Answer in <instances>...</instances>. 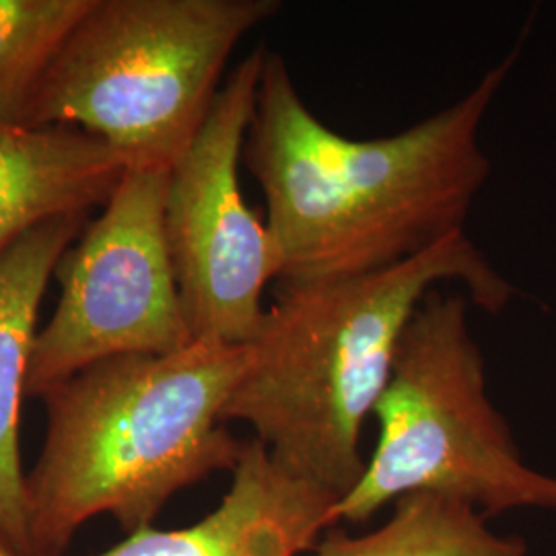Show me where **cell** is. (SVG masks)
I'll list each match as a JSON object with an SVG mask.
<instances>
[{
  "label": "cell",
  "instance_id": "5",
  "mask_svg": "<svg viewBox=\"0 0 556 556\" xmlns=\"http://www.w3.org/2000/svg\"><path fill=\"white\" fill-rule=\"evenodd\" d=\"M468 298L435 287L397 344L374 408L378 441L332 523H363L415 493L472 505L482 516L556 509V478L528 468L486 394L484 358L468 324Z\"/></svg>",
  "mask_w": 556,
  "mask_h": 556
},
{
  "label": "cell",
  "instance_id": "13",
  "mask_svg": "<svg viewBox=\"0 0 556 556\" xmlns=\"http://www.w3.org/2000/svg\"><path fill=\"white\" fill-rule=\"evenodd\" d=\"M0 556H23L20 551L7 540V538L0 534Z\"/></svg>",
  "mask_w": 556,
  "mask_h": 556
},
{
  "label": "cell",
  "instance_id": "1",
  "mask_svg": "<svg viewBox=\"0 0 556 556\" xmlns=\"http://www.w3.org/2000/svg\"><path fill=\"white\" fill-rule=\"evenodd\" d=\"M519 48L462 100L379 139H349L324 124L285 59L266 50L243 163L266 199L275 282L371 275L464 233L491 174L480 126Z\"/></svg>",
  "mask_w": 556,
  "mask_h": 556
},
{
  "label": "cell",
  "instance_id": "10",
  "mask_svg": "<svg viewBox=\"0 0 556 556\" xmlns=\"http://www.w3.org/2000/svg\"><path fill=\"white\" fill-rule=\"evenodd\" d=\"M128 169L118 151L77 128L0 124V258L43 220L105 204Z\"/></svg>",
  "mask_w": 556,
  "mask_h": 556
},
{
  "label": "cell",
  "instance_id": "12",
  "mask_svg": "<svg viewBox=\"0 0 556 556\" xmlns=\"http://www.w3.org/2000/svg\"><path fill=\"white\" fill-rule=\"evenodd\" d=\"M93 0H0V124L23 126L43 73Z\"/></svg>",
  "mask_w": 556,
  "mask_h": 556
},
{
  "label": "cell",
  "instance_id": "7",
  "mask_svg": "<svg viewBox=\"0 0 556 556\" xmlns=\"http://www.w3.org/2000/svg\"><path fill=\"white\" fill-rule=\"evenodd\" d=\"M264 54L256 48L231 71L167 176L163 225L192 340L248 346L266 314L264 289L277 278L268 225L239 186Z\"/></svg>",
  "mask_w": 556,
  "mask_h": 556
},
{
  "label": "cell",
  "instance_id": "8",
  "mask_svg": "<svg viewBox=\"0 0 556 556\" xmlns=\"http://www.w3.org/2000/svg\"><path fill=\"white\" fill-rule=\"evenodd\" d=\"M219 507L179 530L153 526L91 556H305L334 528L337 495L278 466L258 439L243 445Z\"/></svg>",
  "mask_w": 556,
  "mask_h": 556
},
{
  "label": "cell",
  "instance_id": "2",
  "mask_svg": "<svg viewBox=\"0 0 556 556\" xmlns=\"http://www.w3.org/2000/svg\"><path fill=\"white\" fill-rule=\"evenodd\" d=\"M443 282L464 285L468 301L493 316L516 298L466 231L371 275L277 285L225 422H248L278 466L344 497L365 470L363 425L402 334Z\"/></svg>",
  "mask_w": 556,
  "mask_h": 556
},
{
  "label": "cell",
  "instance_id": "11",
  "mask_svg": "<svg viewBox=\"0 0 556 556\" xmlns=\"http://www.w3.org/2000/svg\"><path fill=\"white\" fill-rule=\"evenodd\" d=\"M526 542L495 534L468 503L431 493L397 498L378 530L349 536L330 528L305 556H526Z\"/></svg>",
  "mask_w": 556,
  "mask_h": 556
},
{
  "label": "cell",
  "instance_id": "4",
  "mask_svg": "<svg viewBox=\"0 0 556 556\" xmlns=\"http://www.w3.org/2000/svg\"><path fill=\"white\" fill-rule=\"evenodd\" d=\"M278 9V0H93L23 126L77 128L130 169H172L208 116L231 52Z\"/></svg>",
  "mask_w": 556,
  "mask_h": 556
},
{
  "label": "cell",
  "instance_id": "3",
  "mask_svg": "<svg viewBox=\"0 0 556 556\" xmlns=\"http://www.w3.org/2000/svg\"><path fill=\"white\" fill-rule=\"evenodd\" d=\"M248 358V346L194 340L167 355L105 358L48 390L46 439L27 475L31 556H64L96 516L135 534L179 491L231 472L245 441L223 410Z\"/></svg>",
  "mask_w": 556,
  "mask_h": 556
},
{
  "label": "cell",
  "instance_id": "6",
  "mask_svg": "<svg viewBox=\"0 0 556 556\" xmlns=\"http://www.w3.org/2000/svg\"><path fill=\"white\" fill-rule=\"evenodd\" d=\"M167 176L128 169L100 219L60 260L59 307L34 340L25 396L41 397L105 358L167 355L194 342L165 239Z\"/></svg>",
  "mask_w": 556,
  "mask_h": 556
},
{
  "label": "cell",
  "instance_id": "9",
  "mask_svg": "<svg viewBox=\"0 0 556 556\" xmlns=\"http://www.w3.org/2000/svg\"><path fill=\"white\" fill-rule=\"evenodd\" d=\"M87 215L43 220L0 258V534L31 556L27 530V475L20 450L21 400L36 340V319L48 280Z\"/></svg>",
  "mask_w": 556,
  "mask_h": 556
}]
</instances>
